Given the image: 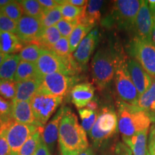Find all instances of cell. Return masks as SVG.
Wrapping results in <instances>:
<instances>
[{"mask_svg": "<svg viewBox=\"0 0 155 155\" xmlns=\"http://www.w3.org/2000/svg\"><path fill=\"white\" fill-rule=\"evenodd\" d=\"M8 125L1 126L0 131V155H11V150L7 139V130Z\"/></svg>", "mask_w": 155, "mask_h": 155, "instance_id": "f35d334b", "label": "cell"}, {"mask_svg": "<svg viewBox=\"0 0 155 155\" xmlns=\"http://www.w3.org/2000/svg\"><path fill=\"white\" fill-rule=\"evenodd\" d=\"M12 118L18 123L40 127L35 119L30 101H12Z\"/></svg>", "mask_w": 155, "mask_h": 155, "instance_id": "ac0fdd59", "label": "cell"}, {"mask_svg": "<svg viewBox=\"0 0 155 155\" xmlns=\"http://www.w3.org/2000/svg\"><path fill=\"white\" fill-rule=\"evenodd\" d=\"M140 5L141 1L139 0L114 2L111 12L103 19V25L108 28L115 26L119 30L134 31Z\"/></svg>", "mask_w": 155, "mask_h": 155, "instance_id": "3957f363", "label": "cell"}, {"mask_svg": "<svg viewBox=\"0 0 155 155\" xmlns=\"http://www.w3.org/2000/svg\"><path fill=\"white\" fill-rule=\"evenodd\" d=\"M34 155H53V154L50 152L49 149H48L47 145L45 144L43 140H42V138Z\"/></svg>", "mask_w": 155, "mask_h": 155, "instance_id": "ee69618b", "label": "cell"}, {"mask_svg": "<svg viewBox=\"0 0 155 155\" xmlns=\"http://www.w3.org/2000/svg\"><path fill=\"white\" fill-rule=\"evenodd\" d=\"M63 97L53 96L38 92L30 101L35 119L40 127L47 124L53 114L63 101Z\"/></svg>", "mask_w": 155, "mask_h": 155, "instance_id": "9c48e42d", "label": "cell"}, {"mask_svg": "<svg viewBox=\"0 0 155 155\" xmlns=\"http://www.w3.org/2000/svg\"><path fill=\"white\" fill-rule=\"evenodd\" d=\"M118 128L122 137H130L147 130L152 123L150 116L138 106L119 100L116 101Z\"/></svg>", "mask_w": 155, "mask_h": 155, "instance_id": "7a4b0ae2", "label": "cell"}, {"mask_svg": "<svg viewBox=\"0 0 155 155\" xmlns=\"http://www.w3.org/2000/svg\"><path fill=\"white\" fill-rule=\"evenodd\" d=\"M9 55H6V54L0 53V65L3 63V62L7 59V58L8 57Z\"/></svg>", "mask_w": 155, "mask_h": 155, "instance_id": "816d5d0a", "label": "cell"}, {"mask_svg": "<svg viewBox=\"0 0 155 155\" xmlns=\"http://www.w3.org/2000/svg\"><path fill=\"white\" fill-rule=\"evenodd\" d=\"M127 67L134 85L140 96L150 88L153 78L133 58H127Z\"/></svg>", "mask_w": 155, "mask_h": 155, "instance_id": "9a60e30c", "label": "cell"}, {"mask_svg": "<svg viewBox=\"0 0 155 155\" xmlns=\"http://www.w3.org/2000/svg\"><path fill=\"white\" fill-rule=\"evenodd\" d=\"M17 93V83L10 80H0V96L7 100H15Z\"/></svg>", "mask_w": 155, "mask_h": 155, "instance_id": "e575fe53", "label": "cell"}, {"mask_svg": "<svg viewBox=\"0 0 155 155\" xmlns=\"http://www.w3.org/2000/svg\"><path fill=\"white\" fill-rule=\"evenodd\" d=\"M24 42L16 34L0 32V53L6 55H15L24 48Z\"/></svg>", "mask_w": 155, "mask_h": 155, "instance_id": "ffe728a7", "label": "cell"}, {"mask_svg": "<svg viewBox=\"0 0 155 155\" xmlns=\"http://www.w3.org/2000/svg\"><path fill=\"white\" fill-rule=\"evenodd\" d=\"M61 38V35L57 27L53 26L42 30L39 38L33 43L38 45L44 50H50L53 46Z\"/></svg>", "mask_w": 155, "mask_h": 155, "instance_id": "cb8c5ba5", "label": "cell"}, {"mask_svg": "<svg viewBox=\"0 0 155 155\" xmlns=\"http://www.w3.org/2000/svg\"><path fill=\"white\" fill-rule=\"evenodd\" d=\"M62 19L61 6H58L53 9L45 10L40 21L42 28L45 29L55 26Z\"/></svg>", "mask_w": 155, "mask_h": 155, "instance_id": "4dcf8cb0", "label": "cell"}, {"mask_svg": "<svg viewBox=\"0 0 155 155\" xmlns=\"http://www.w3.org/2000/svg\"><path fill=\"white\" fill-rule=\"evenodd\" d=\"M35 65L39 75L42 78L54 73L73 76L80 68L72 55L67 58H62L48 50H44Z\"/></svg>", "mask_w": 155, "mask_h": 155, "instance_id": "8992f818", "label": "cell"}, {"mask_svg": "<svg viewBox=\"0 0 155 155\" xmlns=\"http://www.w3.org/2000/svg\"><path fill=\"white\" fill-rule=\"evenodd\" d=\"M147 155H150V153H149V152H148V154H147Z\"/></svg>", "mask_w": 155, "mask_h": 155, "instance_id": "9f6ffc18", "label": "cell"}, {"mask_svg": "<svg viewBox=\"0 0 155 155\" xmlns=\"http://www.w3.org/2000/svg\"><path fill=\"white\" fill-rule=\"evenodd\" d=\"M35 125L23 124L13 121L7 127V139L11 150V155H19L25 141L40 129Z\"/></svg>", "mask_w": 155, "mask_h": 155, "instance_id": "8fae6325", "label": "cell"}, {"mask_svg": "<svg viewBox=\"0 0 155 155\" xmlns=\"http://www.w3.org/2000/svg\"><path fill=\"white\" fill-rule=\"evenodd\" d=\"M114 78L116 92L121 101L131 105H137L139 94L129 74L127 58L119 55Z\"/></svg>", "mask_w": 155, "mask_h": 155, "instance_id": "52a82bcc", "label": "cell"}, {"mask_svg": "<svg viewBox=\"0 0 155 155\" xmlns=\"http://www.w3.org/2000/svg\"><path fill=\"white\" fill-rule=\"evenodd\" d=\"M154 25V21L150 12L148 1H141L140 8L136 19L134 30L136 33L135 36L152 41Z\"/></svg>", "mask_w": 155, "mask_h": 155, "instance_id": "7c38bea8", "label": "cell"}, {"mask_svg": "<svg viewBox=\"0 0 155 155\" xmlns=\"http://www.w3.org/2000/svg\"><path fill=\"white\" fill-rule=\"evenodd\" d=\"M58 146L61 155H78L89 147L86 131L71 109L65 107L60 125Z\"/></svg>", "mask_w": 155, "mask_h": 155, "instance_id": "6da1fadb", "label": "cell"}, {"mask_svg": "<svg viewBox=\"0 0 155 155\" xmlns=\"http://www.w3.org/2000/svg\"><path fill=\"white\" fill-rule=\"evenodd\" d=\"M42 30L40 19L23 15L17 22L16 35L22 42L33 43Z\"/></svg>", "mask_w": 155, "mask_h": 155, "instance_id": "4fadbf2b", "label": "cell"}, {"mask_svg": "<svg viewBox=\"0 0 155 155\" xmlns=\"http://www.w3.org/2000/svg\"><path fill=\"white\" fill-rule=\"evenodd\" d=\"M118 116L113 108L104 107L98 112L94 127L88 134L95 148H100L117 132Z\"/></svg>", "mask_w": 155, "mask_h": 155, "instance_id": "5b68a950", "label": "cell"}, {"mask_svg": "<svg viewBox=\"0 0 155 155\" xmlns=\"http://www.w3.org/2000/svg\"><path fill=\"white\" fill-rule=\"evenodd\" d=\"M136 106L146 111L150 116L152 123L155 124V78H153L150 88L139 96Z\"/></svg>", "mask_w": 155, "mask_h": 155, "instance_id": "603a6c76", "label": "cell"}, {"mask_svg": "<svg viewBox=\"0 0 155 155\" xmlns=\"http://www.w3.org/2000/svg\"><path fill=\"white\" fill-rule=\"evenodd\" d=\"M104 3V1H100V0L88 1V3L86 6L84 15L80 19L79 23H82L94 28L100 22L101 18V9Z\"/></svg>", "mask_w": 155, "mask_h": 155, "instance_id": "44dd1931", "label": "cell"}, {"mask_svg": "<svg viewBox=\"0 0 155 155\" xmlns=\"http://www.w3.org/2000/svg\"><path fill=\"white\" fill-rule=\"evenodd\" d=\"M0 12L17 22L24 15L22 7L19 1H11L8 5L0 9Z\"/></svg>", "mask_w": 155, "mask_h": 155, "instance_id": "d6a6232c", "label": "cell"}, {"mask_svg": "<svg viewBox=\"0 0 155 155\" xmlns=\"http://www.w3.org/2000/svg\"><path fill=\"white\" fill-rule=\"evenodd\" d=\"M78 155H95V154L94 152V150H93V149L91 148V147H88L86 151H84V152L81 153V154Z\"/></svg>", "mask_w": 155, "mask_h": 155, "instance_id": "681fc988", "label": "cell"}, {"mask_svg": "<svg viewBox=\"0 0 155 155\" xmlns=\"http://www.w3.org/2000/svg\"><path fill=\"white\" fill-rule=\"evenodd\" d=\"M50 50L62 58H67L71 56L68 38L62 37L53 47L50 48Z\"/></svg>", "mask_w": 155, "mask_h": 155, "instance_id": "d590c367", "label": "cell"}, {"mask_svg": "<svg viewBox=\"0 0 155 155\" xmlns=\"http://www.w3.org/2000/svg\"><path fill=\"white\" fill-rule=\"evenodd\" d=\"M43 48L35 43H29L24 46L18 55L20 61L36 63L44 51Z\"/></svg>", "mask_w": 155, "mask_h": 155, "instance_id": "83f0119b", "label": "cell"}, {"mask_svg": "<svg viewBox=\"0 0 155 155\" xmlns=\"http://www.w3.org/2000/svg\"><path fill=\"white\" fill-rule=\"evenodd\" d=\"M116 155H132V152L124 143L119 142L115 147Z\"/></svg>", "mask_w": 155, "mask_h": 155, "instance_id": "b9f144b4", "label": "cell"}, {"mask_svg": "<svg viewBox=\"0 0 155 155\" xmlns=\"http://www.w3.org/2000/svg\"><path fill=\"white\" fill-rule=\"evenodd\" d=\"M152 41L153 42V44L155 45V23L154 25V28H153V31H152Z\"/></svg>", "mask_w": 155, "mask_h": 155, "instance_id": "f5cc1de1", "label": "cell"}, {"mask_svg": "<svg viewBox=\"0 0 155 155\" xmlns=\"http://www.w3.org/2000/svg\"><path fill=\"white\" fill-rule=\"evenodd\" d=\"M98 112L95 111L94 114H93L91 117H89L88 119L81 120V121H82V124H81V126H82L83 129L86 131V133L88 134L90 133L91 130L93 127H94L95 123H96L97 118H98Z\"/></svg>", "mask_w": 155, "mask_h": 155, "instance_id": "ab89813d", "label": "cell"}, {"mask_svg": "<svg viewBox=\"0 0 155 155\" xmlns=\"http://www.w3.org/2000/svg\"><path fill=\"white\" fill-rule=\"evenodd\" d=\"M99 41V32L97 28L89 32L79 45L77 50L73 54V58L78 65L85 67L88 64L91 56L94 53L97 45Z\"/></svg>", "mask_w": 155, "mask_h": 155, "instance_id": "5bb4252c", "label": "cell"}, {"mask_svg": "<svg viewBox=\"0 0 155 155\" xmlns=\"http://www.w3.org/2000/svg\"><path fill=\"white\" fill-rule=\"evenodd\" d=\"M42 127H40L25 141L19 152V155H34L42 140Z\"/></svg>", "mask_w": 155, "mask_h": 155, "instance_id": "f546056e", "label": "cell"}, {"mask_svg": "<svg viewBox=\"0 0 155 155\" xmlns=\"http://www.w3.org/2000/svg\"><path fill=\"white\" fill-rule=\"evenodd\" d=\"M148 152L150 155H155V124H153L149 133Z\"/></svg>", "mask_w": 155, "mask_h": 155, "instance_id": "60d3db41", "label": "cell"}, {"mask_svg": "<svg viewBox=\"0 0 155 155\" xmlns=\"http://www.w3.org/2000/svg\"><path fill=\"white\" fill-rule=\"evenodd\" d=\"M78 112H79V115H80L81 120H83V119H88L89 117H91V116L94 114L95 111L89 109L88 108H81V109H79Z\"/></svg>", "mask_w": 155, "mask_h": 155, "instance_id": "f6af8a7d", "label": "cell"}, {"mask_svg": "<svg viewBox=\"0 0 155 155\" xmlns=\"http://www.w3.org/2000/svg\"><path fill=\"white\" fill-rule=\"evenodd\" d=\"M149 7H150V9L151 13H152V17L154 19V23H155V0H149Z\"/></svg>", "mask_w": 155, "mask_h": 155, "instance_id": "7dc6e473", "label": "cell"}, {"mask_svg": "<svg viewBox=\"0 0 155 155\" xmlns=\"http://www.w3.org/2000/svg\"><path fill=\"white\" fill-rule=\"evenodd\" d=\"M58 155H61V153L59 152V154H58Z\"/></svg>", "mask_w": 155, "mask_h": 155, "instance_id": "11a10c76", "label": "cell"}, {"mask_svg": "<svg viewBox=\"0 0 155 155\" xmlns=\"http://www.w3.org/2000/svg\"><path fill=\"white\" fill-rule=\"evenodd\" d=\"M92 29L91 27L82 24V23H79L75 27L68 38L70 50H71V54L73 53V52H75L77 50L82 40L88 35V32L91 31Z\"/></svg>", "mask_w": 155, "mask_h": 155, "instance_id": "4316f807", "label": "cell"}, {"mask_svg": "<svg viewBox=\"0 0 155 155\" xmlns=\"http://www.w3.org/2000/svg\"><path fill=\"white\" fill-rule=\"evenodd\" d=\"M65 107H61L56 112L53 117L50 121L45 126L42 134V140L45 144L47 145L50 152L53 154L55 151V144L58 140V134H59L60 125L62 119L65 114Z\"/></svg>", "mask_w": 155, "mask_h": 155, "instance_id": "2e32d148", "label": "cell"}, {"mask_svg": "<svg viewBox=\"0 0 155 155\" xmlns=\"http://www.w3.org/2000/svg\"><path fill=\"white\" fill-rule=\"evenodd\" d=\"M22 5L25 15L40 19L43 15L45 9L39 1L35 0H22L19 1Z\"/></svg>", "mask_w": 155, "mask_h": 155, "instance_id": "1f68e13d", "label": "cell"}, {"mask_svg": "<svg viewBox=\"0 0 155 155\" xmlns=\"http://www.w3.org/2000/svg\"><path fill=\"white\" fill-rule=\"evenodd\" d=\"M42 80V78H33L17 83V93L14 101H30L38 93Z\"/></svg>", "mask_w": 155, "mask_h": 155, "instance_id": "d6986e66", "label": "cell"}, {"mask_svg": "<svg viewBox=\"0 0 155 155\" xmlns=\"http://www.w3.org/2000/svg\"><path fill=\"white\" fill-rule=\"evenodd\" d=\"M127 52L152 78H155V45L152 41L134 36L128 45Z\"/></svg>", "mask_w": 155, "mask_h": 155, "instance_id": "ba28073f", "label": "cell"}, {"mask_svg": "<svg viewBox=\"0 0 155 155\" xmlns=\"http://www.w3.org/2000/svg\"><path fill=\"white\" fill-rule=\"evenodd\" d=\"M86 6L83 7H75L66 3L65 0V4L61 6L62 18L71 22H79L84 15Z\"/></svg>", "mask_w": 155, "mask_h": 155, "instance_id": "f1b7e54d", "label": "cell"}, {"mask_svg": "<svg viewBox=\"0 0 155 155\" xmlns=\"http://www.w3.org/2000/svg\"><path fill=\"white\" fill-rule=\"evenodd\" d=\"M39 3L41 5L45 10L51 9L60 5L59 0H39Z\"/></svg>", "mask_w": 155, "mask_h": 155, "instance_id": "7bdbcfd3", "label": "cell"}, {"mask_svg": "<svg viewBox=\"0 0 155 155\" xmlns=\"http://www.w3.org/2000/svg\"><path fill=\"white\" fill-rule=\"evenodd\" d=\"M11 0H0V9L3 8L6 5H7L10 2Z\"/></svg>", "mask_w": 155, "mask_h": 155, "instance_id": "f907efd6", "label": "cell"}, {"mask_svg": "<svg viewBox=\"0 0 155 155\" xmlns=\"http://www.w3.org/2000/svg\"><path fill=\"white\" fill-rule=\"evenodd\" d=\"M149 129L139 132L130 137H122L124 142L132 152L134 155H147V137Z\"/></svg>", "mask_w": 155, "mask_h": 155, "instance_id": "7402d4cb", "label": "cell"}, {"mask_svg": "<svg viewBox=\"0 0 155 155\" xmlns=\"http://www.w3.org/2000/svg\"><path fill=\"white\" fill-rule=\"evenodd\" d=\"M20 58L17 54L9 55L0 65V80L14 81Z\"/></svg>", "mask_w": 155, "mask_h": 155, "instance_id": "484cf974", "label": "cell"}, {"mask_svg": "<svg viewBox=\"0 0 155 155\" xmlns=\"http://www.w3.org/2000/svg\"><path fill=\"white\" fill-rule=\"evenodd\" d=\"M66 3L75 6V7H83L87 5L88 1H86V0H66Z\"/></svg>", "mask_w": 155, "mask_h": 155, "instance_id": "bcb514c9", "label": "cell"}, {"mask_svg": "<svg viewBox=\"0 0 155 155\" xmlns=\"http://www.w3.org/2000/svg\"><path fill=\"white\" fill-rule=\"evenodd\" d=\"M0 131H1V124H0Z\"/></svg>", "mask_w": 155, "mask_h": 155, "instance_id": "db71d44e", "label": "cell"}, {"mask_svg": "<svg viewBox=\"0 0 155 155\" xmlns=\"http://www.w3.org/2000/svg\"><path fill=\"white\" fill-rule=\"evenodd\" d=\"M33 78L43 79L39 75L35 63L20 61L15 75V82L19 83Z\"/></svg>", "mask_w": 155, "mask_h": 155, "instance_id": "d4e9b609", "label": "cell"}, {"mask_svg": "<svg viewBox=\"0 0 155 155\" xmlns=\"http://www.w3.org/2000/svg\"><path fill=\"white\" fill-rule=\"evenodd\" d=\"M17 22L12 20L0 12V32L16 34Z\"/></svg>", "mask_w": 155, "mask_h": 155, "instance_id": "74e56055", "label": "cell"}, {"mask_svg": "<svg viewBox=\"0 0 155 155\" xmlns=\"http://www.w3.org/2000/svg\"><path fill=\"white\" fill-rule=\"evenodd\" d=\"M98 103H97L96 101H94V100H92L91 101L89 104L87 105L86 108H89V109L92 110V111H96V110L98 109Z\"/></svg>", "mask_w": 155, "mask_h": 155, "instance_id": "c3c4849f", "label": "cell"}, {"mask_svg": "<svg viewBox=\"0 0 155 155\" xmlns=\"http://www.w3.org/2000/svg\"><path fill=\"white\" fill-rule=\"evenodd\" d=\"M76 83V77L70 76L60 73L45 75L38 92L53 96L63 97Z\"/></svg>", "mask_w": 155, "mask_h": 155, "instance_id": "30bf717a", "label": "cell"}, {"mask_svg": "<svg viewBox=\"0 0 155 155\" xmlns=\"http://www.w3.org/2000/svg\"><path fill=\"white\" fill-rule=\"evenodd\" d=\"M13 121L12 101H9L0 96V124L8 125Z\"/></svg>", "mask_w": 155, "mask_h": 155, "instance_id": "836d02e7", "label": "cell"}, {"mask_svg": "<svg viewBox=\"0 0 155 155\" xmlns=\"http://www.w3.org/2000/svg\"><path fill=\"white\" fill-rule=\"evenodd\" d=\"M94 93L95 88L91 83H79L71 89V101L79 109L83 108L94 99Z\"/></svg>", "mask_w": 155, "mask_h": 155, "instance_id": "e0dca14e", "label": "cell"}, {"mask_svg": "<svg viewBox=\"0 0 155 155\" xmlns=\"http://www.w3.org/2000/svg\"><path fill=\"white\" fill-rule=\"evenodd\" d=\"M79 24V22H71V21L65 20V19H62L60 20L55 26L59 30L60 33L63 38H69L71 33L75 28V27Z\"/></svg>", "mask_w": 155, "mask_h": 155, "instance_id": "8d00e7d4", "label": "cell"}, {"mask_svg": "<svg viewBox=\"0 0 155 155\" xmlns=\"http://www.w3.org/2000/svg\"><path fill=\"white\" fill-rule=\"evenodd\" d=\"M119 55L112 49L101 48L95 54L91 61L92 76L100 89L107 87L115 76Z\"/></svg>", "mask_w": 155, "mask_h": 155, "instance_id": "277c9868", "label": "cell"}]
</instances>
